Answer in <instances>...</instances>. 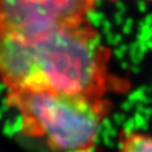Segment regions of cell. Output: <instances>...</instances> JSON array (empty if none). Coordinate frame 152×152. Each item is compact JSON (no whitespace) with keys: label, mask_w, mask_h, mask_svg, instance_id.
<instances>
[{"label":"cell","mask_w":152,"mask_h":152,"mask_svg":"<svg viewBox=\"0 0 152 152\" xmlns=\"http://www.w3.org/2000/svg\"><path fill=\"white\" fill-rule=\"evenodd\" d=\"M110 50L87 19L28 35L0 32V79L9 90L104 98Z\"/></svg>","instance_id":"1"},{"label":"cell","mask_w":152,"mask_h":152,"mask_svg":"<svg viewBox=\"0 0 152 152\" xmlns=\"http://www.w3.org/2000/svg\"><path fill=\"white\" fill-rule=\"evenodd\" d=\"M7 102L18 111L23 134L43 140L54 152H94L110 112L104 98L54 91L9 90Z\"/></svg>","instance_id":"2"},{"label":"cell","mask_w":152,"mask_h":152,"mask_svg":"<svg viewBox=\"0 0 152 152\" xmlns=\"http://www.w3.org/2000/svg\"><path fill=\"white\" fill-rule=\"evenodd\" d=\"M96 0H0V32L28 35L86 19Z\"/></svg>","instance_id":"3"},{"label":"cell","mask_w":152,"mask_h":152,"mask_svg":"<svg viewBox=\"0 0 152 152\" xmlns=\"http://www.w3.org/2000/svg\"><path fill=\"white\" fill-rule=\"evenodd\" d=\"M117 152H152V136L140 132L124 131L119 136Z\"/></svg>","instance_id":"4"}]
</instances>
